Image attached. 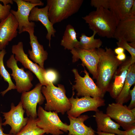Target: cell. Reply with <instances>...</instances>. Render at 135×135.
Listing matches in <instances>:
<instances>
[{
    "label": "cell",
    "mask_w": 135,
    "mask_h": 135,
    "mask_svg": "<svg viewBox=\"0 0 135 135\" xmlns=\"http://www.w3.org/2000/svg\"><path fill=\"white\" fill-rule=\"evenodd\" d=\"M130 110L132 114L135 116V108L131 109Z\"/></svg>",
    "instance_id": "42"
},
{
    "label": "cell",
    "mask_w": 135,
    "mask_h": 135,
    "mask_svg": "<svg viewBox=\"0 0 135 135\" xmlns=\"http://www.w3.org/2000/svg\"><path fill=\"white\" fill-rule=\"evenodd\" d=\"M117 44L118 47H120L126 50L131 55L130 64L135 63V48L130 46L128 42L124 40L120 39L118 40Z\"/></svg>",
    "instance_id": "28"
},
{
    "label": "cell",
    "mask_w": 135,
    "mask_h": 135,
    "mask_svg": "<svg viewBox=\"0 0 135 135\" xmlns=\"http://www.w3.org/2000/svg\"><path fill=\"white\" fill-rule=\"evenodd\" d=\"M134 0H110V10L120 21L129 16Z\"/></svg>",
    "instance_id": "22"
},
{
    "label": "cell",
    "mask_w": 135,
    "mask_h": 135,
    "mask_svg": "<svg viewBox=\"0 0 135 135\" xmlns=\"http://www.w3.org/2000/svg\"><path fill=\"white\" fill-rule=\"evenodd\" d=\"M99 56L97 67V76L96 83L104 95L108 92L113 76L122 61L118 60L114 51L106 47L104 49H96Z\"/></svg>",
    "instance_id": "1"
},
{
    "label": "cell",
    "mask_w": 135,
    "mask_h": 135,
    "mask_svg": "<svg viewBox=\"0 0 135 135\" xmlns=\"http://www.w3.org/2000/svg\"><path fill=\"white\" fill-rule=\"evenodd\" d=\"M75 92L73 90L72 96L69 98L71 106L67 112L68 116L76 118L81 114L89 111L95 112L98 109V107L105 105V101L103 98L100 97H92L85 96L79 98L74 96Z\"/></svg>",
    "instance_id": "6"
},
{
    "label": "cell",
    "mask_w": 135,
    "mask_h": 135,
    "mask_svg": "<svg viewBox=\"0 0 135 135\" xmlns=\"http://www.w3.org/2000/svg\"><path fill=\"white\" fill-rule=\"evenodd\" d=\"M128 44L131 47L135 48V42H130Z\"/></svg>",
    "instance_id": "41"
},
{
    "label": "cell",
    "mask_w": 135,
    "mask_h": 135,
    "mask_svg": "<svg viewBox=\"0 0 135 135\" xmlns=\"http://www.w3.org/2000/svg\"><path fill=\"white\" fill-rule=\"evenodd\" d=\"M106 114L125 130L135 126V116L126 106L116 102L109 104Z\"/></svg>",
    "instance_id": "13"
},
{
    "label": "cell",
    "mask_w": 135,
    "mask_h": 135,
    "mask_svg": "<svg viewBox=\"0 0 135 135\" xmlns=\"http://www.w3.org/2000/svg\"><path fill=\"white\" fill-rule=\"evenodd\" d=\"M25 1L33 4H40L41 6H43L44 4L40 0H24Z\"/></svg>",
    "instance_id": "35"
},
{
    "label": "cell",
    "mask_w": 135,
    "mask_h": 135,
    "mask_svg": "<svg viewBox=\"0 0 135 135\" xmlns=\"http://www.w3.org/2000/svg\"><path fill=\"white\" fill-rule=\"evenodd\" d=\"M77 33L74 27L71 24L67 25L61 41L60 45L65 50H70L74 48H78L79 41L77 38Z\"/></svg>",
    "instance_id": "24"
},
{
    "label": "cell",
    "mask_w": 135,
    "mask_h": 135,
    "mask_svg": "<svg viewBox=\"0 0 135 135\" xmlns=\"http://www.w3.org/2000/svg\"><path fill=\"white\" fill-rule=\"evenodd\" d=\"M115 53L117 55L124 52V50L120 47H118L115 48L114 51Z\"/></svg>",
    "instance_id": "38"
},
{
    "label": "cell",
    "mask_w": 135,
    "mask_h": 135,
    "mask_svg": "<svg viewBox=\"0 0 135 135\" xmlns=\"http://www.w3.org/2000/svg\"><path fill=\"white\" fill-rule=\"evenodd\" d=\"M48 7L47 5L44 7L39 8L35 6L31 10L29 16L30 22H40L46 29V38L49 41V46L50 47L52 37H54L56 30L50 21L48 16Z\"/></svg>",
    "instance_id": "17"
},
{
    "label": "cell",
    "mask_w": 135,
    "mask_h": 135,
    "mask_svg": "<svg viewBox=\"0 0 135 135\" xmlns=\"http://www.w3.org/2000/svg\"><path fill=\"white\" fill-rule=\"evenodd\" d=\"M97 134V135H118L106 132H102L97 131L96 132Z\"/></svg>",
    "instance_id": "40"
},
{
    "label": "cell",
    "mask_w": 135,
    "mask_h": 135,
    "mask_svg": "<svg viewBox=\"0 0 135 135\" xmlns=\"http://www.w3.org/2000/svg\"><path fill=\"white\" fill-rule=\"evenodd\" d=\"M82 18L90 29L100 36L108 38H113L120 21L110 10L102 8H96Z\"/></svg>",
    "instance_id": "2"
},
{
    "label": "cell",
    "mask_w": 135,
    "mask_h": 135,
    "mask_svg": "<svg viewBox=\"0 0 135 135\" xmlns=\"http://www.w3.org/2000/svg\"><path fill=\"white\" fill-rule=\"evenodd\" d=\"M129 16H135V0H134L130 9Z\"/></svg>",
    "instance_id": "37"
},
{
    "label": "cell",
    "mask_w": 135,
    "mask_h": 135,
    "mask_svg": "<svg viewBox=\"0 0 135 135\" xmlns=\"http://www.w3.org/2000/svg\"><path fill=\"white\" fill-rule=\"evenodd\" d=\"M1 20H0V21Z\"/></svg>",
    "instance_id": "44"
},
{
    "label": "cell",
    "mask_w": 135,
    "mask_h": 135,
    "mask_svg": "<svg viewBox=\"0 0 135 135\" xmlns=\"http://www.w3.org/2000/svg\"><path fill=\"white\" fill-rule=\"evenodd\" d=\"M113 38L127 42H135V16H129L120 21L115 30Z\"/></svg>",
    "instance_id": "18"
},
{
    "label": "cell",
    "mask_w": 135,
    "mask_h": 135,
    "mask_svg": "<svg viewBox=\"0 0 135 135\" xmlns=\"http://www.w3.org/2000/svg\"><path fill=\"white\" fill-rule=\"evenodd\" d=\"M72 54V61L75 62L79 59L82 61V66H86L92 76V78L96 79L97 76V67L99 60V56L96 49L87 50L78 48L70 50Z\"/></svg>",
    "instance_id": "14"
},
{
    "label": "cell",
    "mask_w": 135,
    "mask_h": 135,
    "mask_svg": "<svg viewBox=\"0 0 135 135\" xmlns=\"http://www.w3.org/2000/svg\"><path fill=\"white\" fill-rule=\"evenodd\" d=\"M135 83V63L131 64L123 86L116 98V103L123 104L128 102L131 98L130 94L131 86Z\"/></svg>",
    "instance_id": "23"
},
{
    "label": "cell",
    "mask_w": 135,
    "mask_h": 135,
    "mask_svg": "<svg viewBox=\"0 0 135 135\" xmlns=\"http://www.w3.org/2000/svg\"><path fill=\"white\" fill-rule=\"evenodd\" d=\"M130 96L131 101L130 104L128 106V108L130 110L135 107V86L132 90H130Z\"/></svg>",
    "instance_id": "32"
},
{
    "label": "cell",
    "mask_w": 135,
    "mask_h": 135,
    "mask_svg": "<svg viewBox=\"0 0 135 135\" xmlns=\"http://www.w3.org/2000/svg\"><path fill=\"white\" fill-rule=\"evenodd\" d=\"M43 135H46V134H44Z\"/></svg>",
    "instance_id": "43"
},
{
    "label": "cell",
    "mask_w": 135,
    "mask_h": 135,
    "mask_svg": "<svg viewBox=\"0 0 135 135\" xmlns=\"http://www.w3.org/2000/svg\"><path fill=\"white\" fill-rule=\"evenodd\" d=\"M42 86L38 83L31 90L22 93L20 101L28 117L37 118V105L43 104L45 99L41 92Z\"/></svg>",
    "instance_id": "12"
},
{
    "label": "cell",
    "mask_w": 135,
    "mask_h": 135,
    "mask_svg": "<svg viewBox=\"0 0 135 135\" xmlns=\"http://www.w3.org/2000/svg\"><path fill=\"white\" fill-rule=\"evenodd\" d=\"M17 4L18 10L15 11L12 10L10 12L15 17L18 24V32L20 34L24 32L28 33L34 32L35 24L34 22H30L29 16L32 9L40 4H33L26 2L24 0H14Z\"/></svg>",
    "instance_id": "10"
},
{
    "label": "cell",
    "mask_w": 135,
    "mask_h": 135,
    "mask_svg": "<svg viewBox=\"0 0 135 135\" xmlns=\"http://www.w3.org/2000/svg\"><path fill=\"white\" fill-rule=\"evenodd\" d=\"M123 135H135V126L123 131Z\"/></svg>",
    "instance_id": "33"
},
{
    "label": "cell",
    "mask_w": 135,
    "mask_h": 135,
    "mask_svg": "<svg viewBox=\"0 0 135 135\" xmlns=\"http://www.w3.org/2000/svg\"><path fill=\"white\" fill-rule=\"evenodd\" d=\"M83 67L84 70L83 72L85 74L84 77L80 75L76 69L74 68L72 70L74 75V82H76L75 84L72 86V90H76L77 96H88L93 98L100 97L103 98L104 95Z\"/></svg>",
    "instance_id": "7"
},
{
    "label": "cell",
    "mask_w": 135,
    "mask_h": 135,
    "mask_svg": "<svg viewBox=\"0 0 135 135\" xmlns=\"http://www.w3.org/2000/svg\"><path fill=\"white\" fill-rule=\"evenodd\" d=\"M83 2V0H47L50 21L54 24L68 18L78 11Z\"/></svg>",
    "instance_id": "4"
},
{
    "label": "cell",
    "mask_w": 135,
    "mask_h": 135,
    "mask_svg": "<svg viewBox=\"0 0 135 135\" xmlns=\"http://www.w3.org/2000/svg\"><path fill=\"white\" fill-rule=\"evenodd\" d=\"M131 59L128 57L122 61L113 76L108 91L112 98H116L123 86L131 65Z\"/></svg>",
    "instance_id": "16"
},
{
    "label": "cell",
    "mask_w": 135,
    "mask_h": 135,
    "mask_svg": "<svg viewBox=\"0 0 135 135\" xmlns=\"http://www.w3.org/2000/svg\"><path fill=\"white\" fill-rule=\"evenodd\" d=\"M2 118L0 112V135H13L10 134H6L4 132V129L2 127Z\"/></svg>",
    "instance_id": "34"
},
{
    "label": "cell",
    "mask_w": 135,
    "mask_h": 135,
    "mask_svg": "<svg viewBox=\"0 0 135 135\" xmlns=\"http://www.w3.org/2000/svg\"></svg>",
    "instance_id": "45"
},
{
    "label": "cell",
    "mask_w": 135,
    "mask_h": 135,
    "mask_svg": "<svg viewBox=\"0 0 135 135\" xmlns=\"http://www.w3.org/2000/svg\"><path fill=\"white\" fill-rule=\"evenodd\" d=\"M93 34L88 36L84 34H81L80 38V41L78 48L87 50H95L100 48L102 45V41L100 38H95L94 36L97 34L95 31H93Z\"/></svg>",
    "instance_id": "25"
},
{
    "label": "cell",
    "mask_w": 135,
    "mask_h": 135,
    "mask_svg": "<svg viewBox=\"0 0 135 135\" xmlns=\"http://www.w3.org/2000/svg\"><path fill=\"white\" fill-rule=\"evenodd\" d=\"M11 51L16 61L20 62L25 68L33 73L42 86L48 85L44 78L46 70L29 58L28 54L24 52L22 42H19L17 44L13 45Z\"/></svg>",
    "instance_id": "11"
},
{
    "label": "cell",
    "mask_w": 135,
    "mask_h": 135,
    "mask_svg": "<svg viewBox=\"0 0 135 135\" xmlns=\"http://www.w3.org/2000/svg\"><path fill=\"white\" fill-rule=\"evenodd\" d=\"M14 54L10 55L6 62L7 67L12 70L10 75L16 82V90L21 93L30 90L33 85L32 82L34 76L32 72L28 70L25 72L23 68H20Z\"/></svg>",
    "instance_id": "8"
},
{
    "label": "cell",
    "mask_w": 135,
    "mask_h": 135,
    "mask_svg": "<svg viewBox=\"0 0 135 135\" xmlns=\"http://www.w3.org/2000/svg\"><path fill=\"white\" fill-rule=\"evenodd\" d=\"M13 0H0V2H2L4 5H8L9 4H13Z\"/></svg>",
    "instance_id": "39"
},
{
    "label": "cell",
    "mask_w": 135,
    "mask_h": 135,
    "mask_svg": "<svg viewBox=\"0 0 135 135\" xmlns=\"http://www.w3.org/2000/svg\"><path fill=\"white\" fill-rule=\"evenodd\" d=\"M11 6L8 4L6 5H2L0 2V20L6 18L10 13Z\"/></svg>",
    "instance_id": "31"
},
{
    "label": "cell",
    "mask_w": 135,
    "mask_h": 135,
    "mask_svg": "<svg viewBox=\"0 0 135 135\" xmlns=\"http://www.w3.org/2000/svg\"><path fill=\"white\" fill-rule=\"evenodd\" d=\"M25 111L20 101L17 105L15 106L13 102L10 105V109L7 112H1L5 120L2 125H9L11 127L9 134L16 135L19 132L27 123L29 118L24 117Z\"/></svg>",
    "instance_id": "9"
},
{
    "label": "cell",
    "mask_w": 135,
    "mask_h": 135,
    "mask_svg": "<svg viewBox=\"0 0 135 135\" xmlns=\"http://www.w3.org/2000/svg\"><path fill=\"white\" fill-rule=\"evenodd\" d=\"M58 78L57 72L52 69L46 70L44 75V78L48 84L49 82H56Z\"/></svg>",
    "instance_id": "30"
},
{
    "label": "cell",
    "mask_w": 135,
    "mask_h": 135,
    "mask_svg": "<svg viewBox=\"0 0 135 135\" xmlns=\"http://www.w3.org/2000/svg\"><path fill=\"white\" fill-rule=\"evenodd\" d=\"M110 0H92L90 5L96 8H109Z\"/></svg>",
    "instance_id": "29"
},
{
    "label": "cell",
    "mask_w": 135,
    "mask_h": 135,
    "mask_svg": "<svg viewBox=\"0 0 135 135\" xmlns=\"http://www.w3.org/2000/svg\"><path fill=\"white\" fill-rule=\"evenodd\" d=\"M6 53L5 49L0 51V74L1 77L3 78L4 80L7 82L8 84V88L0 92V94L2 96H4L8 91L16 89V85L12 80L10 74L8 72L4 65V58Z\"/></svg>",
    "instance_id": "26"
},
{
    "label": "cell",
    "mask_w": 135,
    "mask_h": 135,
    "mask_svg": "<svg viewBox=\"0 0 135 135\" xmlns=\"http://www.w3.org/2000/svg\"><path fill=\"white\" fill-rule=\"evenodd\" d=\"M58 113L46 110L39 106L37 111V126L47 134L60 135L64 134L63 132H67L69 125L61 120Z\"/></svg>",
    "instance_id": "5"
},
{
    "label": "cell",
    "mask_w": 135,
    "mask_h": 135,
    "mask_svg": "<svg viewBox=\"0 0 135 135\" xmlns=\"http://www.w3.org/2000/svg\"><path fill=\"white\" fill-rule=\"evenodd\" d=\"M116 57L118 60L121 61L124 60L126 58V54L124 52L117 55Z\"/></svg>",
    "instance_id": "36"
},
{
    "label": "cell",
    "mask_w": 135,
    "mask_h": 135,
    "mask_svg": "<svg viewBox=\"0 0 135 135\" xmlns=\"http://www.w3.org/2000/svg\"><path fill=\"white\" fill-rule=\"evenodd\" d=\"M95 118L97 126V131L123 135V131L119 129L120 126L113 121L106 114L99 110L95 112Z\"/></svg>",
    "instance_id": "19"
},
{
    "label": "cell",
    "mask_w": 135,
    "mask_h": 135,
    "mask_svg": "<svg viewBox=\"0 0 135 135\" xmlns=\"http://www.w3.org/2000/svg\"><path fill=\"white\" fill-rule=\"evenodd\" d=\"M29 118L26 125L16 135H43L44 134L45 131L37 126V118Z\"/></svg>",
    "instance_id": "27"
},
{
    "label": "cell",
    "mask_w": 135,
    "mask_h": 135,
    "mask_svg": "<svg viewBox=\"0 0 135 135\" xmlns=\"http://www.w3.org/2000/svg\"><path fill=\"white\" fill-rule=\"evenodd\" d=\"M41 91L46 100L44 108L46 110L64 114L70 109L71 104L63 85L58 84L56 87L49 82L46 86H42Z\"/></svg>",
    "instance_id": "3"
},
{
    "label": "cell",
    "mask_w": 135,
    "mask_h": 135,
    "mask_svg": "<svg viewBox=\"0 0 135 135\" xmlns=\"http://www.w3.org/2000/svg\"><path fill=\"white\" fill-rule=\"evenodd\" d=\"M18 22L11 13L6 18L0 22V50L5 49L9 42L18 34Z\"/></svg>",
    "instance_id": "15"
},
{
    "label": "cell",
    "mask_w": 135,
    "mask_h": 135,
    "mask_svg": "<svg viewBox=\"0 0 135 135\" xmlns=\"http://www.w3.org/2000/svg\"><path fill=\"white\" fill-rule=\"evenodd\" d=\"M34 32L28 33L30 43L32 50L29 49L28 53L30 58L43 68H44V62L48 58V54L44 50L43 46L39 42L37 37L34 34Z\"/></svg>",
    "instance_id": "21"
},
{
    "label": "cell",
    "mask_w": 135,
    "mask_h": 135,
    "mask_svg": "<svg viewBox=\"0 0 135 135\" xmlns=\"http://www.w3.org/2000/svg\"><path fill=\"white\" fill-rule=\"evenodd\" d=\"M70 122L68 135H97L91 127L86 125L84 122L89 118L87 115H80L75 118L68 116Z\"/></svg>",
    "instance_id": "20"
}]
</instances>
